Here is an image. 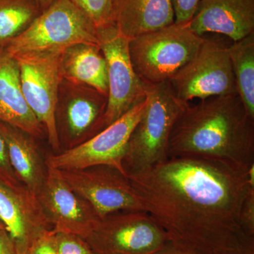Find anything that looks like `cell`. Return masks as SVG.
I'll list each match as a JSON object with an SVG mask.
<instances>
[{
  "mask_svg": "<svg viewBox=\"0 0 254 254\" xmlns=\"http://www.w3.org/2000/svg\"><path fill=\"white\" fill-rule=\"evenodd\" d=\"M248 171L220 160L179 157L127 176L145 211L180 250L254 254V237L240 222Z\"/></svg>",
  "mask_w": 254,
  "mask_h": 254,
  "instance_id": "obj_1",
  "label": "cell"
},
{
  "mask_svg": "<svg viewBox=\"0 0 254 254\" xmlns=\"http://www.w3.org/2000/svg\"><path fill=\"white\" fill-rule=\"evenodd\" d=\"M220 160L248 171L254 165V119L238 93L187 105L169 142L168 158Z\"/></svg>",
  "mask_w": 254,
  "mask_h": 254,
  "instance_id": "obj_2",
  "label": "cell"
},
{
  "mask_svg": "<svg viewBox=\"0 0 254 254\" xmlns=\"http://www.w3.org/2000/svg\"><path fill=\"white\" fill-rule=\"evenodd\" d=\"M146 108L132 131L123 160L127 175L141 173L168 159L170 135L187 106L169 81L145 84Z\"/></svg>",
  "mask_w": 254,
  "mask_h": 254,
  "instance_id": "obj_3",
  "label": "cell"
},
{
  "mask_svg": "<svg viewBox=\"0 0 254 254\" xmlns=\"http://www.w3.org/2000/svg\"><path fill=\"white\" fill-rule=\"evenodd\" d=\"M78 44L100 47L98 28L71 0H55L4 48L11 56L63 54Z\"/></svg>",
  "mask_w": 254,
  "mask_h": 254,
  "instance_id": "obj_4",
  "label": "cell"
},
{
  "mask_svg": "<svg viewBox=\"0 0 254 254\" xmlns=\"http://www.w3.org/2000/svg\"><path fill=\"white\" fill-rule=\"evenodd\" d=\"M187 24L174 23L130 40V58L135 72L145 84L168 81L187 64L204 41Z\"/></svg>",
  "mask_w": 254,
  "mask_h": 254,
  "instance_id": "obj_5",
  "label": "cell"
},
{
  "mask_svg": "<svg viewBox=\"0 0 254 254\" xmlns=\"http://www.w3.org/2000/svg\"><path fill=\"white\" fill-rule=\"evenodd\" d=\"M182 103L237 93L228 46L204 38L196 55L169 80Z\"/></svg>",
  "mask_w": 254,
  "mask_h": 254,
  "instance_id": "obj_6",
  "label": "cell"
},
{
  "mask_svg": "<svg viewBox=\"0 0 254 254\" xmlns=\"http://www.w3.org/2000/svg\"><path fill=\"white\" fill-rule=\"evenodd\" d=\"M148 99L137 103L118 120L84 143L46 159L47 165L59 170H81L109 165L126 174L123 160L133 128L146 108Z\"/></svg>",
  "mask_w": 254,
  "mask_h": 254,
  "instance_id": "obj_7",
  "label": "cell"
},
{
  "mask_svg": "<svg viewBox=\"0 0 254 254\" xmlns=\"http://www.w3.org/2000/svg\"><path fill=\"white\" fill-rule=\"evenodd\" d=\"M85 240L96 254H153L168 242L163 229L143 210L107 215Z\"/></svg>",
  "mask_w": 254,
  "mask_h": 254,
  "instance_id": "obj_8",
  "label": "cell"
},
{
  "mask_svg": "<svg viewBox=\"0 0 254 254\" xmlns=\"http://www.w3.org/2000/svg\"><path fill=\"white\" fill-rule=\"evenodd\" d=\"M62 55H21L14 58L19 68L23 96L43 127L53 153L61 151L55 113L64 80Z\"/></svg>",
  "mask_w": 254,
  "mask_h": 254,
  "instance_id": "obj_9",
  "label": "cell"
},
{
  "mask_svg": "<svg viewBox=\"0 0 254 254\" xmlns=\"http://www.w3.org/2000/svg\"><path fill=\"white\" fill-rule=\"evenodd\" d=\"M100 49L108 69V103L103 129L145 97L144 83L137 76L129 54V41L115 24L98 28Z\"/></svg>",
  "mask_w": 254,
  "mask_h": 254,
  "instance_id": "obj_10",
  "label": "cell"
},
{
  "mask_svg": "<svg viewBox=\"0 0 254 254\" xmlns=\"http://www.w3.org/2000/svg\"><path fill=\"white\" fill-rule=\"evenodd\" d=\"M107 103L108 95L63 80L55 113L60 152L84 143L103 129Z\"/></svg>",
  "mask_w": 254,
  "mask_h": 254,
  "instance_id": "obj_11",
  "label": "cell"
},
{
  "mask_svg": "<svg viewBox=\"0 0 254 254\" xmlns=\"http://www.w3.org/2000/svg\"><path fill=\"white\" fill-rule=\"evenodd\" d=\"M68 186L91 205L100 218L120 211L143 210L126 174L109 165L60 170Z\"/></svg>",
  "mask_w": 254,
  "mask_h": 254,
  "instance_id": "obj_12",
  "label": "cell"
},
{
  "mask_svg": "<svg viewBox=\"0 0 254 254\" xmlns=\"http://www.w3.org/2000/svg\"><path fill=\"white\" fill-rule=\"evenodd\" d=\"M37 198L55 232L86 239L101 219L88 202L70 188L60 170L48 165L46 182Z\"/></svg>",
  "mask_w": 254,
  "mask_h": 254,
  "instance_id": "obj_13",
  "label": "cell"
},
{
  "mask_svg": "<svg viewBox=\"0 0 254 254\" xmlns=\"http://www.w3.org/2000/svg\"><path fill=\"white\" fill-rule=\"evenodd\" d=\"M0 220L18 254H26L33 242L52 229L38 198L24 185L10 187L0 182Z\"/></svg>",
  "mask_w": 254,
  "mask_h": 254,
  "instance_id": "obj_14",
  "label": "cell"
},
{
  "mask_svg": "<svg viewBox=\"0 0 254 254\" xmlns=\"http://www.w3.org/2000/svg\"><path fill=\"white\" fill-rule=\"evenodd\" d=\"M187 26L199 36L217 33L240 41L254 33V0H201Z\"/></svg>",
  "mask_w": 254,
  "mask_h": 254,
  "instance_id": "obj_15",
  "label": "cell"
},
{
  "mask_svg": "<svg viewBox=\"0 0 254 254\" xmlns=\"http://www.w3.org/2000/svg\"><path fill=\"white\" fill-rule=\"evenodd\" d=\"M0 121L35 138L44 133L23 96L17 61L3 48H0Z\"/></svg>",
  "mask_w": 254,
  "mask_h": 254,
  "instance_id": "obj_16",
  "label": "cell"
},
{
  "mask_svg": "<svg viewBox=\"0 0 254 254\" xmlns=\"http://www.w3.org/2000/svg\"><path fill=\"white\" fill-rule=\"evenodd\" d=\"M174 23L173 0H115L114 24L128 41Z\"/></svg>",
  "mask_w": 254,
  "mask_h": 254,
  "instance_id": "obj_17",
  "label": "cell"
},
{
  "mask_svg": "<svg viewBox=\"0 0 254 254\" xmlns=\"http://www.w3.org/2000/svg\"><path fill=\"white\" fill-rule=\"evenodd\" d=\"M0 134L6 144L10 163L16 177L37 196L46 182L48 165L34 137L1 121Z\"/></svg>",
  "mask_w": 254,
  "mask_h": 254,
  "instance_id": "obj_18",
  "label": "cell"
},
{
  "mask_svg": "<svg viewBox=\"0 0 254 254\" xmlns=\"http://www.w3.org/2000/svg\"><path fill=\"white\" fill-rule=\"evenodd\" d=\"M64 79L91 87L108 95V69L100 47L78 44L62 55Z\"/></svg>",
  "mask_w": 254,
  "mask_h": 254,
  "instance_id": "obj_19",
  "label": "cell"
},
{
  "mask_svg": "<svg viewBox=\"0 0 254 254\" xmlns=\"http://www.w3.org/2000/svg\"><path fill=\"white\" fill-rule=\"evenodd\" d=\"M237 92L254 119V33L228 46Z\"/></svg>",
  "mask_w": 254,
  "mask_h": 254,
  "instance_id": "obj_20",
  "label": "cell"
},
{
  "mask_svg": "<svg viewBox=\"0 0 254 254\" xmlns=\"http://www.w3.org/2000/svg\"><path fill=\"white\" fill-rule=\"evenodd\" d=\"M36 0H0V46L21 34L41 14Z\"/></svg>",
  "mask_w": 254,
  "mask_h": 254,
  "instance_id": "obj_21",
  "label": "cell"
},
{
  "mask_svg": "<svg viewBox=\"0 0 254 254\" xmlns=\"http://www.w3.org/2000/svg\"><path fill=\"white\" fill-rule=\"evenodd\" d=\"M97 28L114 24L115 0H71Z\"/></svg>",
  "mask_w": 254,
  "mask_h": 254,
  "instance_id": "obj_22",
  "label": "cell"
},
{
  "mask_svg": "<svg viewBox=\"0 0 254 254\" xmlns=\"http://www.w3.org/2000/svg\"><path fill=\"white\" fill-rule=\"evenodd\" d=\"M55 233L58 254H96L87 241L81 237L66 232Z\"/></svg>",
  "mask_w": 254,
  "mask_h": 254,
  "instance_id": "obj_23",
  "label": "cell"
},
{
  "mask_svg": "<svg viewBox=\"0 0 254 254\" xmlns=\"http://www.w3.org/2000/svg\"><path fill=\"white\" fill-rule=\"evenodd\" d=\"M240 222L246 233L254 237V182L250 180L241 208Z\"/></svg>",
  "mask_w": 254,
  "mask_h": 254,
  "instance_id": "obj_24",
  "label": "cell"
},
{
  "mask_svg": "<svg viewBox=\"0 0 254 254\" xmlns=\"http://www.w3.org/2000/svg\"><path fill=\"white\" fill-rule=\"evenodd\" d=\"M0 182L10 187H18L23 184L18 180L10 163L9 155L2 136L0 134Z\"/></svg>",
  "mask_w": 254,
  "mask_h": 254,
  "instance_id": "obj_25",
  "label": "cell"
},
{
  "mask_svg": "<svg viewBox=\"0 0 254 254\" xmlns=\"http://www.w3.org/2000/svg\"><path fill=\"white\" fill-rule=\"evenodd\" d=\"M26 254H58L56 233L53 229L46 230L38 237Z\"/></svg>",
  "mask_w": 254,
  "mask_h": 254,
  "instance_id": "obj_26",
  "label": "cell"
},
{
  "mask_svg": "<svg viewBox=\"0 0 254 254\" xmlns=\"http://www.w3.org/2000/svg\"><path fill=\"white\" fill-rule=\"evenodd\" d=\"M200 1L201 0H173L175 23L186 25L190 22Z\"/></svg>",
  "mask_w": 254,
  "mask_h": 254,
  "instance_id": "obj_27",
  "label": "cell"
},
{
  "mask_svg": "<svg viewBox=\"0 0 254 254\" xmlns=\"http://www.w3.org/2000/svg\"><path fill=\"white\" fill-rule=\"evenodd\" d=\"M0 254H18L14 242L6 230H0Z\"/></svg>",
  "mask_w": 254,
  "mask_h": 254,
  "instance_id": "obj_28",
  "label": "cell"
},
{
  "mask_svg": "<svg viewBox=\"0 0 254 254\" xmlns=\"http://www.w3.org/2000/svg\"><path fill=\"white\" fill-rule=\"evenodd\" d=\"M153 254H190L187 252H184L176 246L170 243V242H167L164 247H162L158 252Z\"/></svg>",
  "mask_w": 254,
  "mask_h": 254,
  "instance_id": "obj_29",
  "label": "cell"
},
{
  "mask_svg": "<svg viewBox=\"0 0 254 254\" xmlns=\"http://www.w3.org/2000/svg\"><path fill=\"white\" fill-rule=\"evenodd\" d=\"M38 5H39L40 8H41V11L48 8L55 0H36Z\"/></svg>",
  "mask_w": 254,
  "mask_h": 254,
  "instance_id": "obj_30",
  "label": "cell"
},
{
  "mask_svg": "<svg viewBox=\"0 0 254 254\" xmlns=\"http://www.w3.org/2000/svg\"><path fill=\"white\" fill-rule=\"evenodd\" d=\"M0 230H6V227H5L3 222L0 220Z\"/></svg>",
  "mask_w": 254,
  "mask_h": 254,
  "instance_id": "obj_31",
  "label": "cell"
},
{
  "mask_svg": "<svg viewBox=\"0 0 254 254\" xmlns=\"http://www.w3.org/2000/svg\"><path fill=\"white\" fill-rule=\"evenodd\" d=\"M0 48H1V46H0Z\"/></svg>",
  "mask_w": 254,
  "mask_h": 254,
  "instance_id": "obj_32",
  "label": "cell"
}]
</instances>
